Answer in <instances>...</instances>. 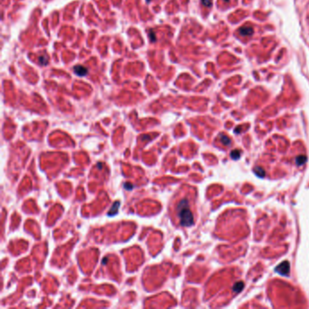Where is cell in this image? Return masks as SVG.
<instances>
[{
  "mask_svg": "<svg viewBox=\"0 0 309 309\" xmlns=\"http://www.w3.org/2000/svg\"><path fill=\"white\" fill-rule=\"evenodd\" d=\"M147 2H150V0H147Z\"/></svg>",
  "mask_w": 309,
  "mask_h": 309,
  "instance_id": "obj_8",
  "label": "cell"
},
{
  "mask_svg": "<svg viewBox=\"0 0 309 309\" xmlns=\"http://www.w3.org/2000/svg\"><path fill=\"white\" fill-rule=\"evenodd\" d=\"M202 4L207 6V7H210L211 6V3H210L209 0H202Z\"/></svg>",
  "mask_w": 309,
  "mask_h": 309,
  "instance_id": "obj_7",
  "label": "cell"
},
{
  "mask_svg": "<svg viewBox=\"0 0 309 309\" xmlns=\"http://www.w3.org/2000/svg\"><path fill=\"white\" fill-rule=\"evenodd\" d=\"M239 32L244 36H248V35L253 34V28L250 27V26H243V27L239 28Z\"/></svg>",
  "mask_w": 309,
  "mask_h": 309,
  "instance_id": "obj_3",
  "label": "cell"
},
{
  "mask_svg": "<svg viewBox=\"0 0 309 309\" xmlns=\"http://www.w3.org/2000/svg\"><path fill=\"white\" fill-rule=\"evenodd\" d=\"M288 269H289V266H288V263H286V262L282 263L276 268V270H278L281 274H286V272H288Z\"/></svg>",
  "mask_w": 309,
  "mask_h": 309,
  "instance_id": "obj_4",
  "label": "cell"
},
{
  "mask_svg": "<svg viewBox=\"0 0 309 309\" xmlns=\"http://www.w3.org/2000/svg\"><path fill=\"white\" fill-rule=\"evenodd\" d=\"M74 72L78 76H85L88 73V69L83 65H75L74 67Z\"/></svg>",
  "mask_w": 309,
  "mask_h": 309,
  "instance_id": "obj_2",
  "label": "cell"
},
{
  "mask_svg": "<svg viewBox=\"0 0 309 309\" xmlns=\"http://www.w3.org/2000/svg\"><path fill=\"white\" fill-rule=\"evenodd\" d=\"M194 200L189 196H180L174 200L172 207L173 220L180 227H190L195 222Z\"/></svg>",
  "mask_w": 309,
  "mask_h": 309,
  "instance_id": "obj_1",
  "label": "cell"
},
{
  "mask_svg": "<svg viewBox=\"0 0 309 309\" xmlns=\"http://www.w3.org/2000/svg\"><path fill=\"white\" fill-rule=\"evenodd\" d=\"M38 61L40 62L41 64H44V65H45V64H48V59H47V57H46L45 55H41V56H39V57H38Z\"/></svg>",
  "mask_w": 309,
  "mask_h": 309,
  "instance_id": "obj_5",
  "label": "cell"
},
{
  "mask_svg": "<svg viewBox=\"0 0 309 309\" xmlns=\"http://www.w3.org/2000/svg\"><path fill=\"white\" fill-rule=\"evenodd\" d=\"M149 36H150V39L152 42H155L156 41V34H155V32L153 30L150 29L149 31Z\"/></svg>",
  "mask_w": 309,
  "mask_h": 309,
  "instance_id": "obj_6",
  "label": "cell"
}]
</instances>
